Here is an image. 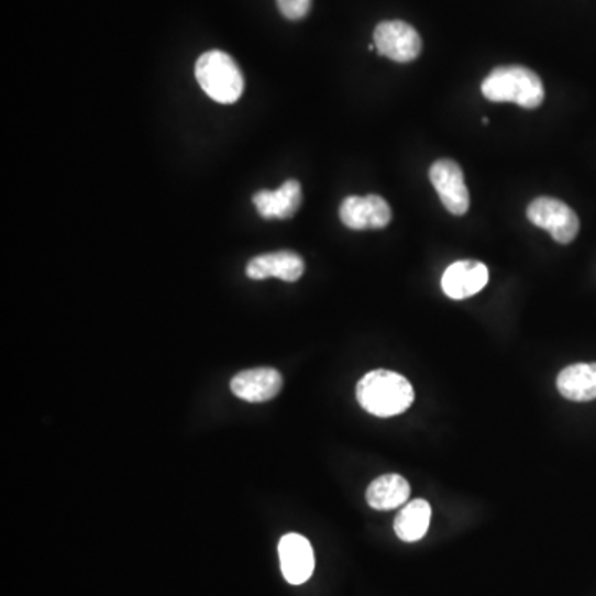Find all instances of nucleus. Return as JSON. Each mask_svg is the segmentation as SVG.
<instances>
[{
    "instance_id": "nucleus-1",
    "label": "nucleus",
    "mask_w": 596,
    "mask_h": 596,
    "mask_svg": "<svg viewBox=\"0 0 596 596\" xmlns=\"http://www.w3.org/2000/svg\"><path fill=\"white\" fill-rule=\"evenodd\" d=\"M356 399L369 415L391 418L411 408L415 389L405 376L389 369H375L360 379Z\"/></svg>"
},
{
    "instance_id": "nucleus-2",
    "label": "nucleus",
    "mask_w": 596,
    "mask_h": 596,
    "mask_svg": "<svg viewBox=\"0 0 596 596\" xmlns=\"http://www.w3.org/2000/svg\"><path fill=\"white\" fill-rule=\"evenodd\" d=\"M483 95L494 103H516L533 110L545 100V88L536 71L520 65H507L487 75Z\"/></svg>"
},
{
    "instance_id": "nucleus-3",
    "label": "nucleus",
    "mask_w": 596,
    "mask_h": 596,
    "mask_svg": "<svg viewBox=\"0 0 596 596\" xmlns=\"http://www.w3.org/2000/svg\"><path fill=\"white\" fill-rule=\"evenodd\" d=\"M196 78L208 97L222 104L235 103L244 91V75L231 55L206 52L196 62Z\"/></svg>"
},
{
    "instance_id": "nucleus-4",
    "label": "nucleus",
    "mask_w": 596,
    "mask_h": 596,
    "mask_svg": "<svg viewBox=\"0 0 596 596\" xmlns=\"http://www.w3.org/2000/svg\"><path fill=\"white\" fill-rule=\"evenodd\" d=\"M527 218L545 229L559 244H570L580 232V219L570 206L555 198H537L527 209Z\"/></svg>"
},
{
    "instance_id": "nucleus-5",
    "label": "nucleus",
    "mask_w": 596,
    "mask_h": 596,
    "mask_svg": "<svg viewBox=\"0 0 596 596\" xmlns=\"http://www.w3.org/2000/svg\"><path fill=\"white\" fill-rule=\"evenodd\" d=\"M373 38L378 54L398 64H409L421 55V35L408 22H382L375 29Z\"/></svg>"
},
{
    "instance_id": "nucleus-6",
    "label": "nucleus",
    "mask_w": 596,
    "mask_h": 596,
    "mask_svg": "<svg viewBox=\"0 0 596 596\" xmlns=\"http://www.w3.org/2000/svg\"><path fill=\"white\" fill-rule=\"evenodd\" d=\"M429 179L442 205L451 214L464 216L470 211V191L463 169L456 162L448 158L438 159L429 169Z\"/></svg>"
},
{
    "instance_id": "nucleus-7",
    "label": "nucleus",
    "mask_w": 596,
    "mask_h": 596,
    "mask_svg": "<svg viewBox=\"0 0 596 596\" xmlns=\"http://www.w3.org/2000/svg\"><path fill=\"white\" fill-rule=\"evenodd\" d=\"M282 575L290 585H302L316 570L312 543L300 533H287L278 543Z\"/></svg>"
},
{
    "instance_id": "nucleus-8",
    "label": "nucleus",
    "mask_w": 596,
    "mask_h": 596,
    "mask_svg": "<svg viewBox=\"0 0 596 596\" xmlns=\"http://www.w3.org/2000/svg\"><path fill=\"white\" fill-rule=\"evenodd\" d=\"M391 218V208L382 196H349L340 206V219L353 231L386 228Z\"/></svg>"
},
{
    "instance_id": "nucleus-9",
    "label": "nucleus",
    "mask_w": 596,
    "mask_h": 596,
    "mask_svg": "<svg viewBox=\"0 0 596 596\" xmlns=\"http://www.w3.org/2000/svg\"><path fill=\"white\" fill-rule=\"evenodd\" d=\"M489 282V268L479 261H457L445 268L442 290L453 300L479 294Z\"/></svg>"
},
{
    "instance_id": "nucleus-10",
    "label": "nucleus",
    "mask_w": 596,
    "mask_h": 596,
    "mask_svg": "<svg viewBox=\"0 0 596 596\" xmlns=\"http://www.w3.org/2000/svg\"><path fill=\"white\" fill-rule=\"evenodd\" d=\"M284 378L274 368H252L232 378L231 389L238 398L247 402H265L280 393Z\"/></svg>"
},
{
    "instance_id": "nucleus-11",
    "label": "nucleus",
    "mask_w": 596,
    "mask_h": 596,
    "mask_svg": "<svg viewBox=\"0 0 596 596\" xmlns=\"http://www.w3.org/2000/svg\"><path fill=\"white\" fill-rule=\"evenodd\" d=\"M245 272L252 280L277 277L285 282H297L306 272V262L295 252L280 251L252 258Z\"/></svg>"
},
{
    "instance_id": "nucleus-12",
    "label": "nucleus",
    "mask_w": 596,
    "mask_h": 596,
    "mask_svg": "<svg viewBox=\"0 0 596 596\" xmlns=\"http://www.w3.org/2000/svg\"><path fill=\"white\" fill-rule=\"evenodd\" d=\"M254 205L258 214L264 219H290L302 205V186L290 179L285 181L277 191L255 192Z\"/></svg>"
},
{
    "instance_id": "nucleus-13",
    "label": "nucleus",
    "mask_w": 596,
    "mask_h": 596,
    "mask_svg": "<svg viewBox=\"0 0 596 596\" xmlns=\"http://www.w3.org/2000/svg\"><path fill=\"white\" fill-rule=\"evenodd\" d=\"M556 388L570 401H593L596 399V363L566 366L556 378Z\"/></svg>"
},
{
    "instance_id": "nucleus-14",
    "label": "nucleus",
    "mask_w": 596,
    "mask_h": 596,
    "mask_svg": "<svg viewBox=\"0 0 596 596\" xmlns=\"http://www.w3.org/2000/svg\"><path fill=\"white\" fill-rule=\"evenodd\" d=\"M411 487L399 474H386L369 484L366 503L375 510H393L408 503Z\"/></svg>"
},
{
    "instance_id": "nucleus-15",
    "label": "nucleus",
    "mask_w": 596,
    "mask_h": 596,
    "mask_svg": "<svg viewBox=\"0 0 596 596\" xmlns=\"http://www.w3.org/2000/svg\"><path fill=\"white\" fill-rule=\"evenodd\" d=\"M432 510L428 500L406 503L395 520V532L402 542H418L428 533Z\"/></svg>"
},
{
    "instance_id": "nucleus-16",
    "label": "nucleus",
    "mask_w": 596,
    "mask_h": 596,
    "mask_svg": "<svg viewBox=\"0 0 596 596\" xmlns=\"http://www.w3.org/2000/svg\"><path fill=\"white\" fill-rule=\"evenodd\" d=\"M277 5L284 18L300 21L309 14L312 0H277Z\"/></svg>"
}]
</instances>
